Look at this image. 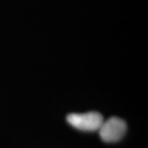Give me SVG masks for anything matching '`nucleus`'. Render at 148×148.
<instances>
[{"label":"nucleus","mask_w":148,"mask_h":148,"mask_svg":"<svg viewBox=\"0 0 148 148\" xmlns=\"http://www.w3.org/2000/svg\"><path fill=\"white\" fill-rule=\"evenodd\" d=\"M126 131V122L117 116H112L106 121H103L98 129L100 138L106 143H114L121 140Z\"/></svg>","instance_id":"obj_2"},{"label":"nucleus","mask_w":148,"mask_h":148,"mask_svg":"<svg viewBox=\"0 0 148 148\" xmlns=\"http://www.w3.org/2000/svg\"><path fill=\"white\" fill-rule=\"evenodd\" d=\"M70 125L82 131H98L104 121L103 115L97 112H88L85 114H70L66 116Z\"/></svg>","instance_id":"obj_1"}]
</instances>
